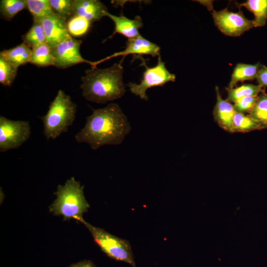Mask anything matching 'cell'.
I'll return each instance as SVG.
<instances>
[{
  "label": "cell",
  "instance_id": "cell-20",
  "mask_svg": "<svg viewBox=\"0 0 267 267\" xmlns=\"http://www.w3.org/2000/svg\"><path fill=\"white\" fill-rule=\"evenodd\" d=\"M27 8L33 17V21L42 19L55 14L49 0H26Z\"/></svg>",
  "mask_w": 267,
  "mask_h": 267
},
{
  "label": "cell",
  "instance_id": "cell-8",
  "mask_svg": "<svg viewBox=\"0 0 267 267\" xmlns=\"http://www.w3.org/2000/svg\"><path fill=\"white\" fill-rule=\"evenodd\" d=\"M212 15L218 29L227 36H238L255 27L253 20L246 18L241 11L233 12L225 8L219 11H213Z\"/></svg>",
  "mask_w": 267,
  "mask_h": 267
},
{
  "label": "cell",
  "instance_id": "cell-12",
  "mask_svg": "<svg viewBox=\"0 0 267 267\" xmlns=\"http://www.w3.org/2000/svg\"><path fill=\"white\" fill-rule=\"evenodd\" d=\"M105 16L109 17L114 23L115 28L112 34L108 37L111 38L115 34L119 33L127 37L128 39L136 38L140 35L139 29L143 26L142 19L136 16L134 19H130L121 15L116 16L104 11Z\"/></svg>",
  "mask_w": 267,
  "mask_h": 267
},
{
  "label": "cell",
  "instance_id": "cell-17",
  "mask_svg": "<svg viewBox=\"0 0 267 267\" xmlns=\"http://www.w3.org/2000/svg\"><path fill=\"white\" fill-rule=\"evenodd\" d=\"M248 115L258 124L261 130L267 129V93L264 91L258 95Z\"/></svg>",
  "mask_w": 267,
  "mask_h": 267
},
{
  "label": "cell",
  "instance_id": "cell-1",
  "mask_svg": "<svg viewBox=\"0 0 267 267\" xmlns=\"http://www.w3.org/2000/svg\"><path fill=\"white\" fill-rule=\"evenodd\" d=\"M84 127L75 136L78 143L88 144L93 150L105 145H119L130 133L131 125L120 106L111 103L92 109Z\"/></svg>",
  "mask_w": 267,
  "mask_h": 267
},
{
  "label": "cell",
  "instance_id": "cell-7",
  "mask_svg": "<svg viewBox=\"0 0 267 267\" xmlns=\"http://www.w3.org/2000/svg\"><path fill=\"white\" fill-rule=\"evenodd\" d=\"M31 126L27 121L9 120L0 116V151L16 149L30 137Z\"/></svg>",
  "mask_w": 267,
  "mask_h": 267
},
{
  "label": "cell",
  "instance_id": "cell-14",
  "mask_svg": "<svg viewBox=\"0 0 267 267\" xmlns=\"http://www.w3.org/2000/svg\"><path fill=\"white\" fill-rule=\"evenodd\" d=\"M107 8L98 0H74L73 11L77 15L86 19L90 22L100 20Z\"/></svg>",
  "mask_w": 267,
  "mask_h": 267
},
{
  "label": "cell",
  "instance_id": "cell-16",
  "mask_svg": "<svg viewBox=\"0 0 267 267\" xmlns=\"http://www.w3.org/2000/svg\"><path fill=\"white\" fill-rule=\"evenodd\" d=\"M262 65L260 63L256 64L239 63L234 69L231 80L227 89H231L241 81L251 80L256 78L258 71Z\"/></svg>",
  "mask_w": 267,
  "mask_h": 267
},
{
  "label": "cell",
  "instance_id": "cell-4",
  "mask_svg": "<svg viewBox=\"0 0 267 267\" xmlns=\"http://www.w3.org/2000/svg\"><path fill=\"white\" fill-rule=\"evenodd\" d=\"M77 105L70 96L59 89L46 114L41 118L45 138L55 139L67 132L75 119Z\"/></svg>",
  "mask_w": 267,
  "mask_h": 267
},
{
  "label": "cell",
  "instance_id": "cell-5",
  "mask_svg": "<svg viewBox=\"0 0 267 267\" xmlns=\"http://www.w3.org/2000/svg\"><path fill=\"white\" fill-rule=\"evenodd\" d=\"M91 234L95 242L109 258L124 262L136 267L130 243L125 239L114 236L103 229L94 226L85 222L80 221Z\"/></svg>",
  "mask_w": 267,
  "mask_h": 267
},
{
  "label": "cell",
  "instance_id": "cell-6",
  "mask_svg": "<svg viewBox=\"0 0 267 267\" xmlns=\"http://www.w3.org/2000/svg\"><path fill=\"white\" fill-rule=\"evenodd\" d=\"M142 61L141 65L145 70L140 83L136 84L130 82L127 86L132 93L138 96L141 99L148 100L146 90L148 89L162 86L170 82H175L176 76L167 70L165 63L162 60L160 56H158L157 64L153 67H148L144 60Z\"/></svg>",
  "mask_w": 267,
  "mask_h": 267
},
{
  "label": "cell",
  "instance_id": "cell-18",
  "mask_svg": "<svg viewBox=\"0 0 267 267\" xmlns=\"http://www.w3.org/2000/svg\"><path fill=\"white\" fill-rule=\"evenodd\" d=\"M239 6L246 7L255 16L253 20L255 27L266 25L267 19V0H248L238 4Z\"/></svg>",
  "mask_w": 267,
  "mask_h": 267
},
{
  "label": "cell",
  "instance_id": "cell-3",
  "mask_svg": "<svg viewBox=\"0 0 267 267\" xmlns=\"http://www.w3.org/2000/svg\"><path fill=\"white\" fill-rule=\"evenodd\" d=\"M56 199L49 206L55 215L62 216L64 220L74 219L80 222L83 215L89 207L84 194V186L74 177L64 185H59L54 193Z\"/></svg>",
  "mask_w": 267,
  "mask_h": 267
},
{
  "label": "cell",
  "instance_id": "cell-23",
  "mask_svg": "<svg viewBox=\"0 0 267 267\" xmlns=\"http://www.w3.org/2000/svg\"><path fill=\"white\" fill-rule=\"evenodd\" d=\"M261 130L258 124L249 115L236 112L232 122V133H247Z\"/></svg>",
  "mask_w": 267,
  "mask_h": 267
},
{
  "label": "cell",
  "instance_id": "cell-21",
  "mask_svg": "<svg viewBox=\"0 0 267 267\" xmlns=\"http://www.w3.org/2000/svg\"><path fill=\"white\" fill-rule=\"evenodd\" d=\"M228 92L227 100L235 102L238 99L246 96H256L264 91L263 87L252 84H245L231 89H226Z\"/></svg>",
  "mask_w": 267,
  "mask_h": 267
},
{
  "label": "cell",
  "instance_id": "cell-13",
  "mask_svg": "<svg viewBox=\"0 0 267 267\" xmlns=\"http://www.w3.org/2000/svg\"><path fill=\"white\" fill-rule=\"evenodd\" d=\"M216 91L217 102L213 111L215 120L222 129L232 133L233 118L236 111L229 101L222 99L218 87H216Z\"/></svg>",
  "mask_w": 267,
  "mask_h": 267
},
{
  "label": "cell",
  "instance_id": "cell-27",
  "mask_svg": "<svg viewBox=\"0 0 267 267\" xmlns=\"http://www.w3.org/2000/svg\"><path fill=\"white\" fill-rule=\"evenodd\" d=\"M55 14L66 20L73 15V2L72 0H49Z\"/></svg>",
  "mask_w": 267,
  "mask_h": 267
},
{
  "label": "cell",
  "instance_id": "cell-2",
  "mask_svg": "<svg viewBox=\"0 0 267 267\" xmlns=\"http://www.w3.org/2000/svg\"><path fill=\"white\" fill-rule=\"evenodd\" d=\"M123 72L121 62L106 68L91 67L86 70L81 78L80 86L83 97L97 103H105L120 98L126 92Z\"/></svg>",
  "mask_w": 267,
  "mask_h": 267
},
{
  "label": "cell",
  "instance_id": "cell-30",
  "mask_svg": "<svg viewBox=\"0 0 267 267\" xmlns=\"http://www.w3.org/2000/svg\"><path fill=\"white\" fill-rule=\"evenodd\" d=\"M69 267H96L94 264L89 260H84L70 266Z\"/></svg>",
  "mask_w": 267,
  "mask_h": 267
},
{
  "label": "cell",
  "instance_id": "cell-26",
  "mask_svg": "<svg viewBox=\"0 0 267 267\" xmlns=\"http://www.w3.org/2000/svg\"><path fill=\"white\" fill-rule=\"evenodd\" d=\"M18 68L0 56V83L10 87L17 75Z\"/></svg>",
  "mask_w": 267,
  "mask_h": 267
},
{
  "label": "cell",
  "instance_id": "cell-25",
  "mask_svg": "<svg viewBox=\"0 0 267 267\" xmlns=\"http://www.w3.org/2000/svg\"><path fill=\"white\" fill-rule=\"evenodd\" d=\"M90 23L84 17L74 14L67 22V30L72 37H80L87 33Z\"/></svg>",
  "mask_w": 267,
  "mask_h": 267
},
{
  "label": "cell",
  "instance_id": "cell-19",
  "mask_svg": "<svg viewBox=\"0 0 267 267\" xmlns=\"http://www.w3.org/2000/svg\"><path fill=\"white\" fill-rule=\"evenodd\" d=\"M30 63L38 67L54 66L51 48L45 43L32 48Z\"/></svg>",
  "mask_w": 267,
  "mask_h": 267
},
{
  "label": "cell",
  "instance_id": "cell-29",
  "mask_svg": "<svg viewBox=\"0 0 267 267\" xmlns=\"http://www.w3.org/2000/svg\"><path fill=\"white\" fill-rule=\"evenodd\" d=\"M259 85L267 87V67L262 66L259 69L256 77Z\"/></svg>",
  "mask_w": 267,
  "mask_h": 267
},
{
  "label": "cell",
  "instance_id": "cell-9",
  "mask_svg": "<svg viewBox=\"0 0 267 267\" xmlns=\"http://www.w3.org/2000/svg\"><path fill=\"white\" fill-rule=\"evenodd\" d=\"M82 43V41L71 37L52 48L54 66L59 69L82 63H87L91 66L92 62L84 59L80 53Z\"/></svg>",
  "mask_w": 267,
  "mask_h": 267
},
{
  "label": "cell",
  "instance_id": "cell-10",
  "mask_svg": "<svg viewBox=\"0 0 267 267\" xmlns=\"http://www.w3.org/2000/svg\"><path fill=\"white\" fill-rule=\"evenodd\" d=\"M160 47L156 44L144 38L141 35L128 39L124 50L115 52L113 54L97 61L92 62L91 67L96 68V66L111 58L122 56L124 57L128 55H149L153 57L159 56Z\"/></svg>",
  "mask_w": 267,
  "mask_h": 267
},
{
  "label": "cell",
  "instance_id": "cell-28",
  "mask_svg": "<svg viewBox=\"0 0 267 267\" xmlns=\"http://www.w3.org/2000/svg\"><path fill=\"white\" fill-rule=\"evenodd\" d=\"M257 96H249L238 99L233 105L236 112L241 113H249L256 102Z\"/></svg>",
  "mask_w": 267,
  "mask_h": 267
},
{
  "label": "cell",
  "instance_id": "cell-11",
  "mask_svg": "<svg viewBox=\"0 0 267 267\" xmlns=\"http://www.w3.org/2000/svg\"><path fill=\"white\" fill-rule=\"evenodd\" d=\"M39 22L44 29L46 43L51 48L72 37L67 30L66 20L56 14L45 17Z\"/></svg>",
  "mask_w": 267,
  "mask_h": 267
},
{
  "label": "cell",
  "instance_id": "cell-22",
  "mask_svg": "<svg viewBox=\"0 0 267 267\" xmlns=\"http://www.w3.org/2000/svg\"><path fill=\"white\" fill-rule=\"evenodd\" d=\"M22 40L31 48L46 43L45 35L41 23L34 21L30 30L22 36Z\"/></svg>",
  "mask_w": 267,
  "mask_h": 267
},
{
  "label": "cell",
  "instance_id": "cell-24",
  "mask_svg": "<svg viewBox=\"0 0 267 267\" xmlns=\"http://www.w3.org/2000/svg\"><path fill=\"white\" fill-rule=\"evenodd\" d=\"M26 8V0H1L0 2L1 15L8 21Z\"/></svg>",
  "mask_w": 267,
  "mask_h": 267
},
{
  "label": "cell",
  "instance_id": "cell-15",
  "mask_svg": "<svg viewBox=\"0 0 267 267\" xmlns=\"http://www.w3.org/2000/svg\"><path fill=\"white\" fill-rule=\"evenodd\" d=\"M32 48L24 43L0 52V56L18 68L28 63H30Z\"/></svg>",
  "mask_w": 267,
  "mask_h": 267
}]
</instances>
